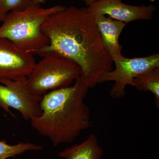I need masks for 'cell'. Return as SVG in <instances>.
<instances>
[{
    "mask_svg": "<svg viewBox=\"0 0 159 159\" xmlns=\"http://www.w3.org/2000/svg\"><path fill=\"white\" fill-rule=\"evenodd\" d=\"M41 31L49 44L37 54L43 57L54 53L73 61L81 69L80 76L89 88H95L102 74L112 70V59L87 8L66 7L46 20Z\"/></svg>",
    "mask_w": 159,
    "mask_h": 159,
    "instance_id": "6da1fadb",
    "label": "cell"
},
{
    "mask_svg": "<svg viewBox=\"0 0 159 159\" xmlns=\"http://www.w3.org/2000/svg\"><path fill=\"white\" fill-rule=\"evenodd\" d=\"M89 89L80 76L74 85L44 95L40 102L42 112L30 120L31 127L54 146L74 142L93 125L90 111L84 102Z\"/></svg>",
    "mask_w": 159,
    "mask_h": 159,
    "instance_id": "7a4b0ae2",
    "label": "cell"
},
{
    "mask_svg": "<svg viewBox=\"0 0 159 159\" xmlns=\"http://www.w3.org/2000/svg\"><path fill=\"white\" fill-rule=\"evenodd\" d=\"M65 7L56 5L43 8L32 2L25 9L11 11L6 15L0 26V37L9 40L23 51L37 54L49 44L48 39L41 31L43 24Z\"/></svg>",
    "mask_w": 159,
    "mask_h": 159,
    "instance_id": "3957f363",
    "label": "cell"
},
{
    "mask_svg": "<svg viewBox=\"0 0 159 159\" xmlns=\"http://www.w3.org/2000/svg\"><path fill=\"white\" fill-rule=\"evenodd\" d=\"M35 63L27 77L28 88L35 96L70 86L81 74L76 63L59 54L50 53Z\"/></svg>",
    "mask_w": 159,
    "mask_h": 159,
    "instance_id": "277c9868",
    "label": "cell"
},
{
    "mask_svg": "<svg viewBox=\"0 0 159 159\" xmlns=\"http://www.w3.org/2000/svg\"><path fill=\"white\" fill-rule=\"evenodd\" d=\"M112 59L116 68L102 74L99 77L98 84L113 81L110 95L114 99L124 97L127 85L134 87V79L137 76L150 69L159 67V54L157 53L145 57L128 58L122 56Z\"/></svg>",
    "mask_w": 159,
    "mask_h": 159,
    "instance_id": "5b68a950",
    "label": "cell"
},
{
    "mask_svg": "<svg viewBox=\"0 0 159 159\" xmlns=\"http://www.w3.org/2000/svg\"><path fill=\"white\" fill-rule=\"evenodd\" d=\"M0 108L12 116L10 108L19 112L26 121L41 115L40 102L43 96H35L28 88L27 77L14 79L0 78Z\"/></svg>",
    "mask_w": 159,
    "mask_h": 159,
    "instance_id": "8992f818",
    "label": "cell"
},
{
    "mask_svg": "<svg viewBox=\"0 0 159 159\" xmlns=\"http://www.w3.org/2000/svg\"><path fill=\"white\" fill-rule=\"evenodd\" d=\"M35 63L33 54L18 48L9 40L0 37V78L28 77Z\"/></svg>",
    "mask_w": 159,
    "mask_h": 159,
    "instance_id": "52a82bcc",
    "label": "cell"
},
{
    "mask_svg": "<svg viewBox=\"0 0 159 159\" xmlns=\"http://www.w3.org/2000/svg\"><path fill=\"white\" fill-rule=\"evenodd\" d=\"M93 17L103 15L127 23L139 20H150L156 8L152 5L136 6L127 5L122 0H96L87 7Z\"/></svg>",
    "mask_w": 159,
    "mask_h": 159,
    "instance_id": "ba28073f",
    "label": "cell"
},
{
    "mask_svg": "<svg viewBox=\"0 0 159 159\" xmlns=\"http://www.w3.org/2000/svg\"><path fill=\"white\" fill-rule=\"evenodd\" d=\"M101 35L102 43L111 58L123 56L122 47L119 43V37L126 23L113 20L105 15L94 16Z\"/></svg>",
    "mask_w": 159,
    "mask_h": 159,
    "instance_id": "9c48e42d",
    "label": "cell"
},
{
    "mask_svg": "<svg viewBox=\"0 0 159 159\" xmlns=\"http://www.w3.org/2000/svg\"><path fill=\"white\" fill-rule=\"evenodd\" d=\"M103 149L100 146L95 134L79 144L73 145L60 152L58 157L65 159H101Z\"/></svg>",
    "mask_w": 159,
    "mask_h": 159,
    "instance_id": "30bf717a",
    "label": "cell"
},
{
    "mask_svg": "<svg viewBox=\"0 0 159 159\" xmlns=\"http://www.w3.org/2000/svg\"><path fill=\"white\" fill-rule=\"evenodd\" d=\"M135 87L139 91L151 92L155 96V105L159 107V67L140 74L134 79Z\"/></svg>",
    "mask_w": 159,
    "mask_h": 159,
    "instance_id": "8fae6325",
    "label": "cell"
},
{
    "mask_svg": "<svg viewBox=\"0 0 159 159\" xmlns=\"http://www.w3.org/2000/svg\"><path fill=\"white\" fill-rule=\"evenodd\" d=\"M41 145L29 142H19L16 145H9L6 140L0 141V159L14 157L22 154L27 151L40 150L42 149Z\"/></svg>",
    "mask_w": 159,
    "mask_h": 159,
    "instance_id": "7c38bea8",
    "label": "cell"
},
{
    "mask_svg": "<svg viewBox=\"0 0 159 159\" xmlns=\"http://www.w3.org/2000/svg\"><path fill=\"white\" fill-rule=\"evenodd\" d=\"M32 2L31 0H0V10L6 15L10 11L25 9Z\"/></svg>",
    "mask_w": 159,
    "mask_h": 159,
    "instance_id": "4fadbf2b",
    "label": "cell"
},
{
    "mask_svg": "<svg viewBox=\"0 0 159 159\" xmlns=\"http://www.w3.org/2000/svg\"><path fill=\"white\" fill-rule=\"evenodd\" d=\"M85 3L86 6L89 7L93 4L96 0H82Z\"/></svg>",
    "mask_w": 159,
    "mask_h": 159,
    "instance_id": "5bb4252c",
    "label": "cell"
},
{
    "mask_svg": "<svg viewBox=\"0 0 159 159\" xmlns=\"http://www.w3.org/2000/svg\"><path fill=\"white\" fill-rule=\"evenodd\" d=\"M33 3L35 4H39L41 5L42 4H44L46 2V0H31Z\"/></svg>",
    "mask_w": 159,
    "mask_h": 159,
    "instance_id": "9a60e30c",
    "label": "cell"
},
{
    "mask_svg": "<svg viewBox=\"0 0 159 159\" xmlns=\"http://www.w3.org/2000/svg\"><path fill=\"white\" fill-rule=\"evenodd\" d=\"M6 15L3 13L2 11L0 10V22H2L3 20L5 18Z\"/></svg>",
    "mask_w": 159,
    "mask_h": 159,
    "instance_id": "2e32d148",
    "label": "cell"
},
{
    "mask_svg": "<svg viewBox=\"0 0 159 159\" xmlns=\"http://www.w3.org/2000/svg\"><path fill=\"white\" fill-rule=\"evenodd\" d=\"M148 1H150L151 2H154L156 1L157 0H148Z\"/></svg>",
    "mask_w": 159,
    "mask_h": 159,
    "instance_id": "e0dca14e",
    "label": "cell"
}]
</instances>
